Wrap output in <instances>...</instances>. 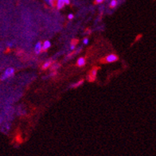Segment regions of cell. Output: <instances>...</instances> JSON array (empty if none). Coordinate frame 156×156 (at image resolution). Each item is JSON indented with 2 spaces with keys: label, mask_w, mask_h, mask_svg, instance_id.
I'll list each match as a JSON object with an SVG mask.
<instances>
[{
  "label": "cell",
  "mask_w": 156,
  "mask_h": 156,
  "mask_svg": "<svg viewBox=\"0 0 156 156\" xmlns=\"http://www.w3.org/2000/svg\"><path fill=\"white\" fill-rule=\"evenodd\" d=\"M100 69L101 68L98 67V66H94V67L91 69V71L89 72V73H88V77H87V79H88V80L89 82H94L95 80H96L97 72H98V70Z\"/></svg>",
  "instance_id": "obj_1"
},
{
  "label": "cell",
  "mask_w": 156,
  "mask_h": 156,
  "mask_svg": "<svg viewBox=\"0 0 156 156\" xmlns=\"http://www.w3.org/2000/svg\"><path fill=\"white\" fill-rule=\"evenodd\" d=\"M119 58L118 56L115 55V54H110V55L105 57V58H103L100 60V62L101 64H106V63H112V62H115L116 61H118Z\"/></svg>",
  "instance_id": "obj_2"
},
{
  "label": "cell",
  "mask_w": 156,
  "mask_h": 156,
  "mask_svg": "<svg viewBox=\"0 0 156 156\" xmlns=\"http://www.w3.org/2000/svg\"><path fill=\"white\" fill-rule=\"evenodd\" d=\"M15 73V69L13 68H8L5 70L4 73L2 74V80H5V79H7L9 77H11V76L14 75Z\"/></svg>",
  "instance_id": "obj_3"
},
{
  "label": "cell",
  "mask_w": 156,
  "mask_h": 156,
  "mask_svg": "<svg viewBox=\"0 0 156 156\" xmlns=\"http://www.w3.org/2000/svg\"><path fill=\"white\" fill-rule=\"evenodd\" d=\"M54 62H54V61H53L52 59L48 60L47 62H45V63L43 64V66H41V70H43V71H44V70L48 69L50 68V67L53 66V64H54Z\"/></svg>",
  "instance_id": "obj_4"
},
{
  "label": "cell",
  "mask_w": 156,
  "mask_h": 156,
  "mask_svg": "<svg viewBox=\"0 0 156 156\" xmlns=\"http://www.w3.org/2000/svg\"><path fill=\"white\" fill-rule=\"evenodd\" d=\"M41 49H42V44H41V41H39V42H37V43L36 44V45H35L34 51L36 54H40V53H41Z\"/></svg>",
  "instance_id": "obj_5"
},
{
  "label": "cell",
  "mask_w": 156,
  "mask_h": 156,
  "mask_svg": "<svg viewBox=\"0 0 156 156\" xmlns=\"http://www.w3.org/2000/svg\"><path fill=\"white\" fill-rule=\"evenodd\" d=\"M50 42L49 41H44L43 45H42V49H41V53H44V52H46L49 49V48L50 47Z\"/></svg>",
  "instance_id": "obj_6"
},
{
  "label": "cell",
  "mask_w": 156,
  "mask_h": 156,
  "mask_svg": "<svg viewBox=\"0 0 156 156\" xmlns=\"http://www.w3.org/2000/svg\"><path fill=\"white\" fill-rule=\"evenodd\" d=\"M85 64H86V60L84 59V58H80L77 60L76 66H78V67H82Z\"/></svg>",
  "instance_id": "obj_7"
},
{
  "label": "cell",
  "mask_w": 156,
  "mask_h": 156,
  "mask_svg": "<svg viewBox=\"0 0 156 156\" xmlns=\"http://www.w3.org/2000/svg\"><path fill=\"white\" fill-rule=\"evenodd\" d=\"M65 5H66V1L65 0H57V4H56V6H57V8L58 10H61V9L63 8Z\"/></svg>",
  "instance_id": "obj_8"
},
{
  "label": "cell",
  "mask_w": 156,
  "mask_h": 156,
  "mask_svg": "<svg viewBox=\"0 0 156 156\" xmlns=\"http://www.w3.org/2000/svg\"><path fill=\"white\" fill-rule=\"evenodd\" d=\"M80 50H81V48H80L79 49H76V50H74V51H73L72 53L69 54L68 56H67V60H69L70 58H72L73 57H74V56L76 55V54H77L78 53H80Z\"/></svg>",
  "instance_id": "obj_9"
},
{
  "label": "cell",
  "mask_w": 156,
  "mask_h": 156,
  "mask_svg": "<svg viewBox=\"0 0 156 156\" xmlns=\"http://www.w3.org/2000/svg\"><path fill=\"white\" fill-rule=\"evenodd\" d=\"M60 66H61V64L60 63H57V62H54L53 64V66L50 67V70H51V72H54V71H57L58 68H60Z\"/></svg>",
  "instance_id": "obj_10"
},
{
  "label": "cell",
  "mask_w": 156,
  "mask_h": 156,
  "mask_svg": "<svg viewBox=\"0 0 156 156\" xmlns=\"http://www.w3.org/2000/svg\"><path fill=\"white\" fill-rule=\"evenodd\" d=\"M78 42H79V40H78L77 38L73 39L72 41H71V47H70V49H75V47H76V45L78 44Z\"/></svg>",
  "instance_id": "obj_11"
},
{
  "label": "cell",
  "mask_w": 156,
  "mask_h": 156,
  "mask_svg": "<svg viewBox=\"0 0 156 156\" xmlns=\"http://www.w3.org/2000/svg\"><path fill=\"white\" fill-rule=\"evenodd\" d=\"M84 79H81V80H79V81H77V82H76V84H73L72 87L73 88H78V87H79V86H81V85H82V84H84Z\"/></svg>",
  "instance_id": "obj_12"
},
{
  "label": "cell",
  "mask_w": 156,
  "mask_h": 156,
  "mask_svg": "<svg viewBox=\"0 0 156 156\" xmlns=\"http://www.w3.org/2000/svg\"><path fill=\"white\" fill-rule=\"evenodd\" d=\"M117 3H118V2H117V0H112L109 6H110L111 8H115V6H117Z\"/></svg>",
  "instance_id": "obj_13"
},
{
  "label": "cell",
  "mask_w": 156,
  "mask_h": 156,
  "mask_svg": "<svg viewBox=\"0 0 156 156\" xmlns=\"http://www.w3.org/2000/svg\"><path fill=\"white\" fill-rule=\"evenodd\" d=\"M104 1H105V0H95V3H96V4H101V3H102Z\"/></svg>",
  "instance_id": "obj_14"
},
{
  "label": "cell",
  "mask_w": 156,
  "mask_h": 156,
  "mask_svg": "<svg viewBox=\"0 0 156 156\" xmlns=\"http://www.w3.org/2000/svg\"><path fill=\"white\" fill-rule=\"evenodd\" d=\"M91 33H92V30L89 28H87L85 30V34H91Z\"/></svg>",
  "instance_id": "obj_15"
},
{
  "label": "cell",
  "mask_w": 156,
  "mask_h": 156,
  "mask_svg": "<svg viewBox=\"0 0 156 156\" xmlns=\"http://www.w3.org/2000/svg\"><path fill=\"white\" fill-rule=\"evenodd\" d=\"M142 37H143V35H142V34H139V35H138V36H137V37H136V40H135V41H139V40H140V38H141Z\"/></svg>",
  "instance_id": "obj_16"
},
{
  "label": "cell",
  "mask_w": 156,
  "mask_h": 156,
  "mask_svg": "<svg viewBox=\"0 0 156 156\" xmlns=\"http://www.w3.org/2000/svg\"><path fill=\"white\" fill-rule=\"evenodd\" d=\"M68 19H73V14H69V16H68Z\"/></svg>",
  "instance_id": "obj_17"
},
{
  "label": "cell",
  "mask_w": 156,
  "mask_h": 156,
  "mask_svg": "<svg viewBox=\"0 0 156 156\" xmlns=\"http://www.w3.org/2000/svg\"><path fill=\"white\" fill-rule=\"evenodd\" d=\"M88 39L87 38V37L84 38V44H85V45H86V44H88Z\"/></svg>",
  "instance_id": "obj_18"
},
{
  "label": "cell",
  "mask_w": 156,
  "mask_h": 156,
  "mask_svg": "<svg viewBox=\"0 0 156 156\" xmlns=\"http://www.w3.org/2000/svg\"><path fill=\"white\" fill-rule=\"evenodd\" d=\"M57 74H58V72H57V71H54V72H52V73H51V76H56V75H57Z\"/></svg>",
  "instance_id": "obj_19"
},
{
  "label": "cell",
  "mask_w": 156,
  "mask_h": 156,
  "mask_svg": "<svg viewBox=\"0 0 156 156\" xmlns=\"http://www.w3.org/2000/svg\"><path fill=\"white\" fill-rule=\"evenodd\" d=\"M66 1V4L69 5L70 3V0H65Z\"/></svg>",
  "instance_id": "obj_20"
},
{
  "label": "cell",
  "mask_w": 156,
  "mask_h": 156,
  "mask_svg": "<svg viewBox=\"0 0 156 156\" xmlns=\"http://www.w3.org/2000/svg\"><path fill=\"white\" fill-rule=\"evenodd\" d=\"M12 45H13V44L11 43V42H9V43L7 44V45H8V47H11V46H12Z\"/></svg>",
  "instance_id": "obj_21"
}]
</instances>
